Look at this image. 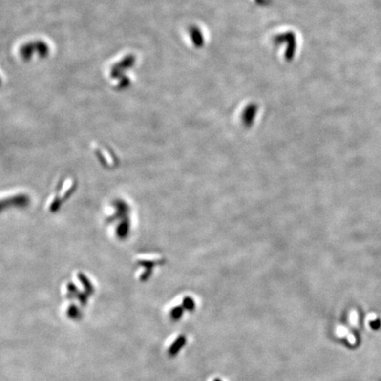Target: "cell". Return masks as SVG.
Segmentation results:
<instances>
[{
  "instance_id": "6da1fadb",
  "label": "cell",
  "mask_w": 381,
  "mask_h": 381,
  "mask_svg": "<svg viewBox=\"0 0 381 381\" xmlns=\"http://www.w3.org/2000/svg\"><path fill=\"white\" fill-rule=\"evenodd\" d=\"M185 342H186V338H185V337L182 336L180 338H178V340L173 344L172 348L170 349V352H171L172 354H175L176 352H177V351L180 349L182 346L185 344Z\"/></svg>"
},
{
  "instance_id": "7a4b0ae2",
  "label": "cell",
  "mask_w": 381,
  "mask_h": 381,
  "mask_svg": "<svg viewBox=\"0 0 381 381\" xmlns=\"http://www.w3.org/2000/svg\"><path fill=\"white\" fill-rule=\"evenodd\" d=\"M183 304H184V307L187 309V310H191V309H193V307H194L193 301H192V299L189 298V297H186V299L184 300Z\"/></svg>"
},
{
  "instance_id": "3957f363",
  "label": "cell",
  "mask_w": 381,
  "mask_h": 381,
  "mask_svg": "<svg viewBox=\"0 0 381 381\" xmlns=\"http://www.w3.org/2000/svg\"><path fill=\"white\" fill-rule=\"evenodd\" d=\"M172 314H173V317L175 318H178L181 316V314H182L181 308L175 309V310L173 311Z\"/></svg>"
},
{
  "instance_id": "277c9868",
  "label": "cell",
  "mask_w": 381,
  "mask_h": 381,
  "mask_svg": "<svg viewBox=\"0 0 381 381\" xmlns=\"http://www.w3.org/2000/svg\"><path fill=\"white\" fill-rule=\"evenodd\" d=\"M214 381H221L220 380H214Z\"/></svg>"
}]
</instances>
